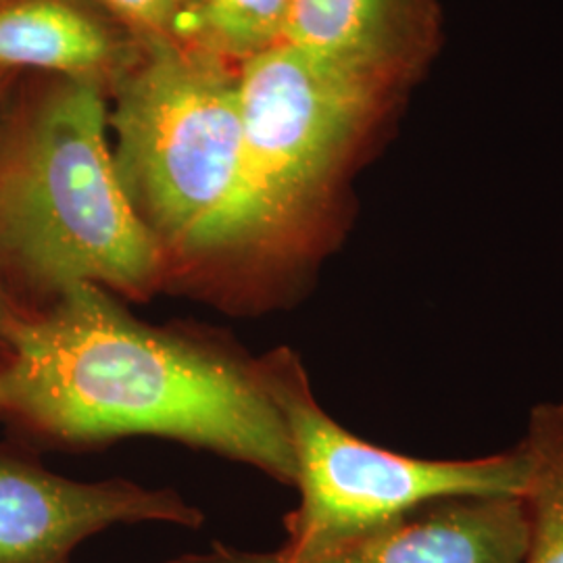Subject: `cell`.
<instances>
[{
	"instance_id": "obj_1",
	"label": "cell",
	"mask_w": 563,
	"mask_h": 563,
	"mask_svg": "<svg viewBox=\"0 0 563 563\" xmlns=\"http://www.w3.org/2000/svg\"><path fill=\"white\" fill-rule=\"evenodd\" d=\"M0 420L44 443L163 437L288 486L297 476L260 357L192 328L141 322L97 284L15 305L0 339Z\"/></svg>"
},
{
	"instance_id": "obj_2",
	"label": "cell",
	"mask_w": 563,
	"mask_h": 563,
	"mask_svg": "<svg viewBox=\"0 0 563 563\" xmlns=\"http://www.w3.org/2000/svg\"><path fill=\"white\" fill-rule=\"evenodd\" d=\"M405 86L288 44L241 67V186L222 309L292 301L341 236L346 186Z\"/></svg>"
},
{
	"instance_id": "obj_3",
	"label": "cell",
	"mask_w": 563,
	"mask_h": 563,
	"mask_svg": "<svg viewBox=\"0 0 563 563\" xmlns=\"http://www.w3.org/2000/svg\"><path fill=\"white\" fill-rule=\"evenodd\" d=\"M104 90L59 80L21 101L0 130V286L38 307L78 284L146 301L167 263L121 181Z\"/></svg>"
},
{
	"instance_id": "obj_4",
	"label": "cell",
	"mask_w": 563,
	"mask_h": 563,
	"mask_svg": "<svg viewBox=\"0 0 563 563\" xmlns=\"http://www.w3.org/2000/svg\"><path fill=\"white\" fill-rule=\"evenodd\" d=\"M113 92L118 172L162 246L167 286L222 307L241 186V67L180 42H151Z\"/></svg>"
},
{
	"instance_id": "obj_5",
	"label": "cell",
	"mask_w": 563,
	"mask_h": 563,
	"mask_svg": "<svg viewBox=\"0 0 563 563\" xmlns=\"http://www.w3.org/2000/svg\"><path fill=\"white\" fill-rule=\"evenodd\" d=\"M286 426L299 505L284 518L286 547L336 543L455 495H523L526 457L514 451L476 460H418L365 443L330 418L290 349L260 357Z\"/></svg>"
},
{
	"instance_id": "obj_6",
	"label": "cell",
	"mask_w": 563,
	"mask_h": 563,
	"mask_svg": "<svg viewBox=\"0 0 563 563\" xmlns=\"http://www.w3.org/2000/svg\"><path fill=\"white\" fill-rule=\"evenodd\" d=\"M141 522L199 528L202 514L172 488L69 481L0 446V563H69L92 534Z\"/></svg>"
},
{
	"instance_id": "obj_7",
	"label": "cell",
	"mask_w": 563,
	"mask_h": 563,
	"mask_svg": "<svg viewBox=\"0 0 563 563\" xmlns=\"http://www.w3.org/2000/svg\"><path fill=\"white\" fill-rule=\"evenodd\" d=\"M530 518L522 495H455L313 549L211 551L167 563H523Z\"/></svg>"
},
{
	"instance_id": "obj_8",
	"label": "cell",
	"mask_w": 563,
	"mask_h": 563,
	"mask_svg": "<svg viewBox=\"0 0 563 563\" xmlns=\"http://www.w3.org/2000/svg\"><path fill=\"white\" fill-rule=\"evenodd\" d=\"M437 0H290L282 44L409 86L439 41Z\"/></svg>"
},
{
	"instance_id": "obj_9",
	"label": "cell",
	"mask_w": 563,
	"mask_h": 563,
	"mask_svg": "<svg viewBox=\"0 0 563 563\" xmlns=\"http://www.w3.org/2000/svg\"><path fill=\"white\" fill-rule=\"evenodd\" d=\"M144 42L95 0H0V69L115 90Z\"/></svg>"
},
{
	"instance_id": "obj_10",
	"label": "cell",
	"mask_w": 563,
	"mask_h": 563,
	"mask_svg": "<svg viewBox=\"0 0 563 563\" xmlns=\"http://www.w3.org/2000/svg\"><path fill=\"white\" fill-rule=\"evenodd\" d=\"M290 0H199L174 15L172 41L242 67L282 44Z\"/></svg>"
},
{
	"instance_id": "obj_11",
	"label": "cell",
	"mask_w": 563,
	"mask_h": 563,
	"mask_svg": "<svg viewBox=\"0 0 563 563\" xmlns=\"http://www.w3.org/2000/svg\"><path fill=\"white\" fill-rule=\"evenodd\" d=\"M523 501L530 541L523 563H563V402L532 409L526 439Z\"/></svg>"
},
{
	"instance_id": "obj_12",
	"label": "cell",
	"mask_w": 563,
	"mask_h": 563,
	"mask_svg": "<svg viewBox=\"0 0 563 563\" xmlns=\"http://www.w3.org/2000/svg\"><path fill=\"white\" fill-rule=\"evenodd\" d=\"M144 44L172 41L176 7L172 0H95Z\"/></svg>"
},
{
	"instance_id": "obj_13",
	"label": "cell",
	"mask_w": 563,
	"mask_h": 563,
	"mask_svg": "<svg viewBox=\"0 0 563 563\" xmlns=\"http://www.w3.org/2000/svg\"><path fill=\"white\" fill-rule=\"evenodd\" d=\"M15 76L18 74H13V71H2L0 69V130H2L7 115L11 111V104H13L11 102V84L15 80Z\"/></svg>"
},
{
	"instance_id": "obj_14",
	"label": "cell",
	"mask_w": 563,
	"mask_h": 563,
	"mask_svg": "<svg viewBox=\"0 0 563 563\" xmlns=\"http://www.w3.org/2000/svg\"><path fill=\"white\" fill-rule=\"evenodd\" d=\"M15 311V302L11 301V297L7 295V290L0 286V328L4 330V325L9 322V318Z\"/></svg>"
},
{
	"instance_id": "obj_15",
	"label": "cell",
	"mask_w": 563,
	"mask_h": 563,
	"mask_svg": "<svg viewBox=\"0 0 563 563\" xmlns=\"http://www.w3.org/2000/svg\"><path fill=\"white\" fill-rule=\"evenodd\" d=\"M174 2V7H176V13L181 11V9H186V7H190V4H195V2H199V0H172Z\"/></svg>"
}]
</instances>
